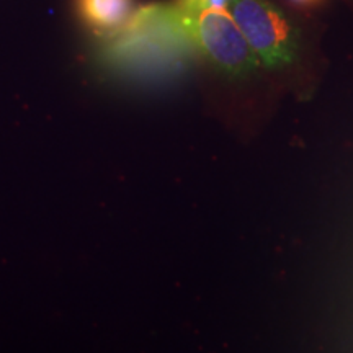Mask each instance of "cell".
I'll use <instances>...</instances> for the list:
<instances>
[{
  "mask_svg": "<svg viewBox=\"0 0 353 353\" xmlns=\"http://www.w3.org/2000/svg\"><path fill=\"white\" fill-rule=\"evenodd\" d=\"M196 54L174 2L151 3L134 12L117 33L101 38L97 63L117 76L156 81L179 74Z\"/></svg>",
  "mask_w": 353,
  "mask_h": 353,
  "instance_id": "1",
  "label": "cell"
},
{
  "mask_svg": "<svg viewBox=\"0 0 353 353\" xmlns=\"http://www.w3.org/2000/svg\"><path fill=\"white\" fill-rule=\"evenodd\" d=\"M182 17L196 54L208 61L221 76L242 81L259 69L257 54L226 8H213L193 17Z\"/></svg>",
  "mask_w": 353,
  "mask_h": 353,
  "instance_id": "2",
  "label": "cell"
},
{
  "mask_svg": "<svg viewBox=\"0 0 353 353\" xmlns=\"http://www.w3.org/2000/svg\"><path fill=\"white\" fill-rule=\"evenodd\" d=\"M228 12L265 68H285L296 59V28L272 0H232Z\"/></svg>",
  "mask_w": 353,
  "mask_h": 353,
  "instance_id": "3",
  "label": "cell"
},
{
  "mask_svg": "<svg viewBox=\"0 0 353 353\" xmlns=\"http://www.w3.org/2000/svg\"><path fill=\"white\" fill-rule=\"evenodd\" d=\"M136 10V0H76L79 20L100 38L121 30Z\"/></svg>",
  "mask_w": 353,
  "mask_h": 353,
  "instance_id": "4",
  "label": "cell"
},
{
  "mask_svg": "<svg viewBox=\"0 0 353 353\" xmlns=\"http://www.w3.org/2000/svg\"><path fill=\"white\" fill-rule=\"evenodd\" d=\"M232 0H174L180 13L185 17H193L203 10H213V8H228Z\"/></svg>",
  "mask_w": 353,
  "mask_h": 353,
  "instance_id": "5",
  "label": "cell"
},
{
  "mask_svg": "<svg viewBox=\"0 0 353 353\" xmlns=\"http://www.w3.org/2000/svg\"><path fill=\"white\" fill-rule=\"evenodd\" d=\"M290 2H293L294 6L299 7H314L317 3H321L322 0H290Z\"/></svg>",
  "mask_w": 353,
  "mask_h": 353,
  "instance_id": "6",
  "label": "cell"
}]
</instances>
